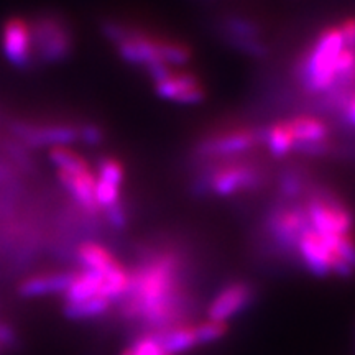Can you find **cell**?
<instances>
[{
    "instance_id": "1",
    "label": "cell",
    "mask_w": 355,
    "mask_h": 355,
    "mask_svg": "<svg viewBox=\"0 0 355 355\" xmlns=\"http://www.w3.org/2000/svg\"><path fill=\"white\" fill-rule=\"evenodd\" d=\"M183 301L180 255L162 252L130 272L122 313L130 319H141L158 332L183 324L176 318Z\"/></svg>"
},
{
    "instance_id": "2",
    "label": "cell",
    "mask_w": 355,
    "mask_h": 355,
    "mask_svg": "<svg viewBox=\"0 0 355 355\" xmlns=\"http://www.w3.org/2000/svg\"><path fill=\"white\" fill-rule=\"evenodd\" d=\"M344 48L339 26H327L318 35L301 66V79L306 91L321 94L337 86V60Z\"/></svg>"
},
{
    "instance_id": "3",
    "label": "cell",
    "mask_w": 355,
    "mask_h": 355,
    "mask_svg": "<svg viewBox=\"0 0 355 355\" xmlns=\"http://www.w3.org/2000/svg\"><path fill=\"white\" fill-rule=\"evenodd\" d=\"M309 227L321 235L352 234L354 214L345 204L331 194L318 193L304 204Z\"/></svg>"
},
{
    "instance_id": "4",
    "label": "cell",
    "mask_w": 355,
    "mask_h": 355,
    "mask_svg": "<svg viewBox=\"0 0 355 355\" xmlns=\"http://www.w3.org/2000/svg\"><path fill=\"white\" fill-rule=\"evenodd\" d=\"M32 30L33 55L43 63H63L73 51V37L68 26L56 17H40L30 25Z\"/></svg>"
},
{
    "instance_id": "5",
    "label": "cell",
    "mask_w": 355,
    "mask_h": 355,
    "mask_svg": "<svg viewBox=\"0 0 355 355\" xmlns=\"http://www.w3.org/2000/svg\"><path fill=\"white\" fill-rule=\"evenodd\" d=\"M261 180H263L261 171L248 163H224L211 173L207 186L217 196L229 198L259 188Z\"/></svg>"
},
{
    "instance_id": "6",
    "label": "cell",
    "mask_w": 355,
    "mask_h": 355,
    "mask_svg": "<svg viewBox=\"0 0 355 355\" xmlns=\"http://www.w3.org/2000/svg\"><path fill=\"white\" fill-rule=\"evenodd\" d=\"M263 141V133L252 128H234L209 135L198 146V155L202 158H229L242 155Z\"/></svg>"
},
{
    "instance_id": "7",
    "label": "cell",
    "mask_w": 355,
    "mask_h": 355,
    "mask_svg": "<svg viewBox=\"0 0 355 355\" xmlns=\"http://www.w3.org/2000/svg\"><path fill=\"white\" fill-rule=\"evenodd\" d=\"M12 130L21 141L35 148L50 146H69L79 141V127L66 125V123H26L15 122Z\"/></svg>"
},
{
    "instance_id": "8",
    "label": "cell",
    "mask_w": 355,
    "mask_h": 355,
    "mask_svg": "<svg viewBox=\"0 0 355 355\" xmlns=\"http://www.w3.org/2000/svg\"><path fill=\"white\" fill-rule=\"evenodd\" d=\"M254 288L245 282H234L225 285L212 298L207 308V319L227 324L230 319L243 313L254 301Z\"/></svg>"
},
{
    "instance_id": "9",
    "label": "cell",
    "mask_w": 355,
    "mask_h": 355,
    "mask_svg": "<svg viewBox=\"0 0 355 355\" xmlns=\"http://www.w3.org/2000/svg\"><path fill=\"white\" fill-rule=\"evenodd\" d=\"M2 51L15 68L26 69L32 64V30L24 19H10L2 26Z\"/></svg>"
},
{
    "instance_id": "10",
    "label": "cell",
    "mask_w": 355,
    "mask_h": 355,
    "mask_svg": "<svg viewBox=\"0 0 355 355\" xmlns=\"http://www.w3.org/2000/svg\"><path fill=\"white\" fill-rule=\"evenodd\" d=\"M155 91L163 99L184 105L199 104L206 99V89L194 74L178 73L175 69H171L162 81L155 83Z\"/></svg>"
},
{
    "instance_id": "11",
    "label": "cell",
    "mask_w": 355,
    "mask_h": 355,
    "mask_svg": "<svg viewBox=\"0 0 355 355\" xmlns=\"http://www.w3.org/2000/svg\"><path fill=\"white\" fill-rule=\"evenodd\" d=\"M159 38L148 37L139 30L128 28L125 38L117 43V53L128 64L135 66H148L163 63L162 55H159Z\"/></svg>"
},
{
    "instance_id": "12",
    "label": "cell",
    "mask_w": 355,
    "mask_h": 355,
    "mask_svg": "<svg viewBox=\"0 0 355 355\" xmlns=\"http://www.w3.org/2000/svg\"><path fill=\"white\" fill-rule=\"evenodd\" d=\"M295 248L298 252L301 261L311 273L316 275V277H327V275L332 273L334 255H332L329 245L324 241L321 234L314 232L311 227L306 229Z\"/></svg>"
},
{
    "instance_id": "13",
    "label": "cell",
    "mask_w": 355,
    "mask_h": 355,
    "mask_svg": "<svg viewBox=\"0 0 355 355\" xmlns=\"http://www.w3.org/2000/svg\"><path fill=\"white\" fill-rule=\"evenodd\" d=\"M270 229L283 247H296L304 230L309 229L304 206L283 207L277 211L270 219Z\"/></svg>"
},
{
    "instance_id": "14",
    "label": "cell",
    "mask_w": 355,
    "mask_h": 355,
    "mask_svg": "<svg viewBox=\"0 0 355 355\" xmlns=\"http://www.w3.org/2000/svg\"><path fill=\"white\" fill-rule=\"evenodd\" d=\"M290 127L296 140V150H304L306 153H321L326 148V140L329 137V128L321 119L311 115H300L291 119Z\"/></svg>"
},
{
    "instance_id": "15",
    "label": "cell",
    "mask_w": 355,
    "mask_h": 355,
    "mask_svg": "<svg viewBox=\"0 0 355 355\" xmlns=\"http://www.w3.org/2000/svg\"><path fill=\"white\" fill-rule=\"evenodd\" d=\"M76 272H55L35 275V277L25 278L17 288V293L24 300L46 298L53 295H64L73 283Z\"/></svg>"
},
{
    "instance_id": "16",
    "label": "cell",
    "mask_w": 355,
    "mask_h": 355,
    "mask_svg": "<svg viewBox=\"0 0 355 355\" xmlns=\"http://www.w3.org/2000/svg\"><path fill=\"white\" fill-rule=\"evenodd\" d=\"M60 183L64 186L71 198L76 201L84 211L96 214L99 211L96 201V176L91 170L78 173V175H66V173H58Z\"/></svg>"
},
{
    "instance_id": "17",
    "label": "cell",
    "mask_w": 355,
    "mask_h": 355,
    "mask_svg": "<svg viewBox=\"0 0 355 355\" xmlns=\"http://www.w3.org/2000/svg\"><path fill=\"white\" fill-rule=\"evenodd\" d=\"M155 334L158 336L163 349L171 355H183L199 347L194 324H178V326L158 331Z\"/></svg>"
},
{
    "instance_id": "18",
    "label": "cell",
    "mask_w": 355,
    "mask_h": 355,
    "mask_svg": "<svg viewBox=\"0 0 355 355\" xmlns=\"http://www.w3.org/2000/svg\"><path fill=\"white\" fill-rule=\"evenodd\" d=\"M102 286V273L89 272V270H81L74 275L73 283H71L68 291L64 293V303H79L101 296Z\"/></svg>"
},
{
    "instance_id": "19",
    "label": "cell",
    "mask_w": 355,
    "mask_h": 355,
    "mask_svg": "<svg viewBox=\"0 0 355 355\" xmlns=\"http://www.w3.org/2000/svg\"><path fill=\"white\" fill-rule=\"evenodd\" d=\"M263 141L275 158H285L296 150V140L288 121L277 122L266 128V132H263Z\"/></svg>"
},
{
    "instance_id": "20",
    "label": "cell",
    "mask_w": 355,
    "mask_h": 355,
    "mask_svg": "<svg viewBox=\"0 0 355 355\" xmlns=\"http://www.w3.org/2000/svg\"><path fill=\"white\" fill-rule=\"evenodd\" d=\"M78 260L83 265V270L104 275L110 266L117 263L114 255L104 245L96 242H84L78 248Z\"/></svg>"
},
{
    "instance_id": "21",
    "label": "cell",
    "mask_w": 355,
    "mask_h": 355,
    "mask_svg": "<svg viewBox=\"0 0 355 355\" xmlns=\"http://www.w3.org/2000/svg\"><path fill=\"white\" fill-rule=\"evenodd\" d=\"M110 306L112 303L109 300L94 296V298L79 301V303H64L63 316L69 321H89V319L105 316Z\"/></svg>"
},
{
    "instance_id": "22",
    "label": "cell",
    "mask_w": 355,
    "mask_h": 355,
    "mask_svg": "<svg viewBox=\"0 0 355 355\" xmlns=\"http://www.w3.org/2000/svg\"><path fill=\"white\" fill-rule=\"evenodd\" d=\"M50 162L55 165L58 173H66V175H78V173L91 170L86 159L69 150L68 146H58L50 150Z\"/></svg>"
},
{
    "instance_id": "23",
    "label": "cell",
    "mask_w": 355,
    "mask_h": 355,
    "mask_svg": "<svg viewBox=\"0 0 355 355\" xmlns=\"http://www.w3.org/2000/svg\"><path fill=\"white\" fill-rule=\"evenodd\" d=\"M159 55H162L163 63L171 68L173 66H184L191 60V50L188 46L178 42H168V40L159 42Z\"/></svg>"
},
{
    "instance_id": "24",
    "label": "cell",
    "mask_w": 355,
    "mask_h": 355,
    "mask_svg": "<svg viewBox=\"0 0 355 355\" xmlns=\"http://www.w3.org/2000/svg\"><path fill=\"white\" fill-rule=\"evenodd\" d=\"M196 327V336L199 345H209L214 344L217 340L224 339V336L227 334V324L211 321V319H206V321L194 324Z\"/></svg>"
},
{
    "instance_id": "25",
    "label": "cell",
    "mask_w": 355,
    "mask_h": 355,
    "mask_svg": "<svg viewBox=\"0 0 355 355\" xmlns=\"http://www.w3.org/2000/svg\"><path fill=\"white\" fill-rule=\"evenodd\" d=\"M128 347L132 350V355H171L163 349L155 332H146V334L139 336Z\"/></svg>"
},
{
    "instance_id": "26",
    "label": "cell",
    "mask_w": 355,
    "mask_h": 355,
    "mask_svg": "<svg viewBox=\"0 0 355 355\" xmlns=\"http://www.w3.org/2000/svg\"><path fill=\"white\" fill-rule=\"evenodd\" d=\"M123 166L115 158H102L97 166V180L107 181V183L122 186L123 183Z\"/></svg>"
},
{
    "instance_id": "27",
    "label": "cell",
    "mask_w": 355,
    "mask_h": 355,
    "mask_svg": "<svg viewBox=\"0 0 355 355\" xmlns=\"http://www.w3.org/2000/svg\"><path fill=\"white\" fill-rule=\"evenodd\" d=\"M355 83V48L345 46L337 60V84Z\"/></svg>"
},
{
    "instance_id": "28",
    "label": "cell",
    "mask_w": 355,
    "mask_h": 355,
    "mask_svg": "<svg viewBox=\"0 0 355 355\" xmlns=\"http://www.w3.org/2000/svg\"><path fill=\"white\" fill-rule=\"evenodd\" d=\"M79 141L89 146H97L104 141V130L96 123H84L79 127Z\"/></svg>"
},
{
    "instance_id": "29",
    "label": "cell",
    "mask_w": 355,
    "mask_h": 355,
    "mask_svg": "<svg viewBox=\"0 0 355 355\" xmlns=\"http://www.w3.org/2000/svg\"><path fill=\"white\" fill-rule=\"evenodd\" d=\"M301 189H303V181H301L300 175H296V173H288V175L283 176L282 191L285 196L288 198L298 196Z\"/></svg>"
},
{
    "instance_id": "30",
    "label": "cell",
    "mask_w": 355,
    "mask_h": 355,
    "mask_svg": "<svg viewBox=\"0 0 355 355\" xmlns=\"http://www.w3.org/2000/svg\"><path fill=\"white\" fill-rule=\"evenodd\" d=\"M105 217L114 229H123L127 225V211L121 202L105 211Z\"/></svg>"
},
{
    "instance_id": "31",
    "label": "cell",
    "mask_w": 355,
    "mask_h": 355,
    "mask_svg": "<svg viewBox=\"0 0 355 355\" xmlns=\"http://www.w3.org/2000/svg\"><path fill=\"white\" fill-rule=\"evenodd\" d=\"M340 33H343L344 44L347 48H355V17L345 19L343 24L339 25Z\"/></svg>"
},
{
    "instance_id": "32",
    "label": "cell",
    "mask_w": 355,
    "mask_h": 355,
    "mask_svg": "<svg viewBox=\"0 0 355 355\" xmlns=\"http://www.w3.org/2000/svg\"><path fill=\"white\" fill-rule=\"evenodd\" d=\"M17 344V334L6 322H0V347H13Z\"/></svg>"
},
{
    "instance_id": "33",
    "label": "cell",
    "mask_w": 355,
    "mask_h": 355,
    "mask_svg": "<svg viewBox=\"0 0 355 355\" xmlns=\"http://www.w3.org/2000/svg\"><path fill=\"white\" fill-rule=\"evenodd\" d=\"M345 117L355 125V94L350 96L347 104H345Z\"/></svg>"
},
{
    "instance_id": "34",
    "label": "cell",
    "mask_w": 355,
    "mask_h": 355,
    "mask_svg": "<svg viewBox=\"0 0 355 355\" xmlns=\"http://www.w3.org/2000/svg\"><path fill=\"white\" fill-rule=\"evenodd\" d=\"M121 355H132V350H130V347H125L121 352Z\"/></svg>"
}]
</instances>
